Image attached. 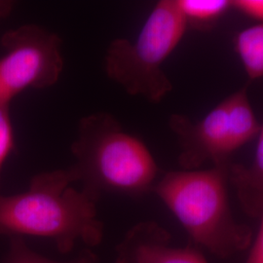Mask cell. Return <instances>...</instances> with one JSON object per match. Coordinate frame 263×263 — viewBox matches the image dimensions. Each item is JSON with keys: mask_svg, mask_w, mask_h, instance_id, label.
I'll return each mask as SVG.
<instances>
[{"mask_svg": "<svg viewBox=\"0 0 263 263\" xmlns=\"http://www.w3.org/2000/svg\"><path fill=\"white\" fill-rule=\"evenodd\" d=\"M73 183L69 168L54 170L34 176L24 192L0 195V235L48 238L64 254L78 242L100 244L104 224L98 218L99 199Z\"/></svg>", "mask_w": 263, "mask_h": 263, "instance_id": "1", "label": "cell"}, {"mask_svg": "<svg viewBox=\"0 0 263 263\" xmlns=\"http://www.w3.org/2000/svg\"><path fill=\"white\" fill-rule=\"evenodd\" d=\"M76 182L100 198L104 192L138 196L151 191L159 173L147 145L107 112L84 116L71 144Z\"/></svg>", "mask_w": 263, "mask_h": 263, "instance_id": "2", "label": "cell"}, {"mask_svg": "<svg viewBox=\"0 0 263 263\" xmlns=\"http://www.w3.org/2000/svg\"><path fill=\"white\" fill-rule=\"evenodd\" d=\"M230 165L169 172L152 189L192 240L220 257L243 252L253 242L252 229L237 222L230 211Z\"/></svg>", "mask_w": 263, "mask_h": 263, "instance_id": "3", "label": "cell"}, {"mask_svg": "<svg viewBox=\"0 0 263 263\" xmlns=\"http://www.w3.org/2000/svg\"><path fill=\"white\" fill-rule=\"evenodd\" d=\"M188 29L177 0H160L135 40L116 38L104 58V70L131 96L158 104L173 90L163 65Z\"/></svg>", "mask_w": 263, "mask_h": 263, "instance_id": "4", "label": "cell"}, {"mask_svg": "<svg viewBox=\"0 0 263 263\" xmlns=\"http://www.w3.org/2000/svg\"><path fill=\"white\" fill-rule=\"evenodd\" d=\"M169 127L179 142V166L198 170L206 163L229 166L236 151L257 137L260 124L244 86L196 122L186 115L172 114Z\"/></svg>", "mask_w": 263, "mask_h": 263, "instance_id": "5", "label": "cell"}, {"mask_svg": "<svg viewBox=\"0 0 263 263\" xmlns=\"http://www.w3.org/2000/svg\"><path fill=\"white\" fill-rule=\"evenodd\" d=\"M0 104L28 89L44 90L57 84L64 70L62 39L37 25L9 29L1 37Z\"/></svg>", "mask_w": 263, "mask_h": 263, "instance_id": "6", "label": "cell"}, {"mask_svg": "<svg viewBox=\"0 0 263 263\" xmlns=\"http://www.w3.org/2000/svg\"><path fill=\"white\" fill-rule=\"evenodd\" d=\"M170 243L169 232L156 222L138 223L117 246L115 263H207L196 249Z\"/></svg>", "mask_w": 263, "mask_h": 263, "instance_id": "7", "label": "cell"}, {"mask_svg": "<svg viewBox=\"0 0 263 263\" xmlns=\"http://www.w3.org/2000/svg\"><path fill=\"white\" fill-rule=\"evenodd\" d=\"M254 158L251 165L231 164L229 180L245 213L259 217L263 212V124L257 135Z\"/></svg>", "mask_w": 263, "mask_h": 263, "instance_id": "8", "label": "cell"}, {"mask_svg": "<svg viewBox=\"0 0 263 263\" xmlns=\"http://www.w3.org/2000/svg\"><path fill=\"white\" fill-rule=\"evenodd\" d=\"M234 50L252 80L263 79V24L242 29L234 38Z\"/></svg>", "mask_w": 263, "mask_h": 263, "instance_id": "9", "label": "cell"}, {"mask_svg": "<svg viewBox=\"0 0 263 263\" xmlns=\"http://www.w3.org/2000/svg\"><path fill=\"white\" fill-rule=\"evenodd\" d=\"M188 28L208 30L231 9L228 0H177Z\"/></svg>", "mask_w": 263, "mask_h": 263, "instance_id": "10", "label": "cell"}, {"mask_svg": "<svg viewBox=\"0 0 263 263\" xmlns=\"http://www.w3.org/2000/svg\"><path fill=\"white\" fill-rule=\"evenodd\" d=\"M3 263H98V258L91 251L84 250L69 261H56L30 250L22 237H11L9 251Z\"/></svg>", "mask_w": 263, "mask_h": 263, "instance_id": "11", "label": "cell"}, {"mask_svg": "<svg viewBox=\"0 0 263 263\" xmlns=\"http://www.w3.org/2000/svg\"><path fill=\"white\" fill-rule=\"evenodd\" d=\"M15 148V135L10 105L0 104V185L5 163Z\"/></svg>", "mask_w": 263, "mask_h": 263, "instance_id": "12", "label": "cell"}, {"mask_svg": "<svg viewBox=\"0 0 263 263\" xmlns=\"http://www.w3.org/2000/svg\"><path fill=\"white\" fill-rule=\"evenodd\" d=\"M231 8L263 24V0H234L231 1Z\"/></svg>", "mask_w": 263, "mask_h": 263, "instance_id": "13", "label": "cell"}, {"mask_svg": "<svg viewBox=\"0 0 263 263\" xmlns=\"http://www.w3.org/2000/svg\"><path fill=\"white\" fill-rule=\"evenodd\" d=\"M258 218H260L259 229L246 263H263V212Z\"/></svg>", "mask_w": 263, "mask_h": 263, "instance_id": "14", "label": "cell"}, {"mask_svg": "<svg viewBox=\"0 0 263 263\" xmlns=\"http://www.w3.org/2000/svg\"><path fill=\"white\" fill-rule=\"evenodd\" d=\"M14 2L10 0H0V19L8 17L14 8Z\"/></svg>", "mask_w": 263, "mask_h": 263, "instance_id": "15", "label": "cell"}]
</instances>
